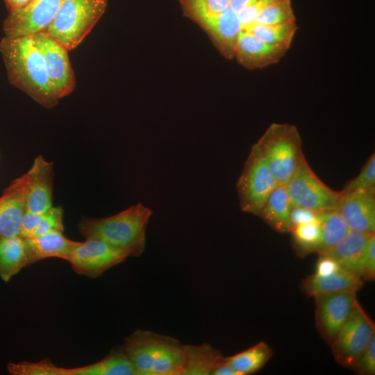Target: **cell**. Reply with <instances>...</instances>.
<instances>
[{
  "mask_svg": "<svg viewBox=\"0 0 375 375\" xmlns=\"http://www.w3.org/2000/svg\"><path fill=\"white\" fill-rule=\"evenodd\" d=\"M374 195L375 192L362 190L342 193L338 210L349 230L375 232Z\"/></svg>",
  "mask_w": 375,
  "mask_h": 375,
  "instance_id": "17",
  "label": "cell"
},
{
  "mask_svg": "<svg viewBox=\"0 0 375 375\" xmlns=\"http://www.w3.org/2000/svg\"><path fill=\"white\" fill-rule=\"evenodd\" d=\"M285 185L294 206L319 213L338 209L341 192L326 185L312 170L306 158Z\"/></svg>",
  "mask_w": 375,
  "mask_h": 375,
  "instance_id": "7",
  "label": "cell"
},
{
  "mask_svg": "<svg viewBox=\"0 0 375 375\" xmlns=\"http://www.w3.org/2000/svg\"><path fill=\"white\" fill-rule=\"evenodd\" d=\"M297 30L296 21H292L272 25L253 24L242 31L251 32L261 41L288 51Z\"/></svg>",
  "mask_w": 375,
  "mask_h": 375,
  "instance_id": "27",
  "label": "cell"
},
{
  "mask_svg": "<svg viewBox=\"0 0 375 375\" xmlns=\"http://www.w3.org/2000/svg\"><path fill=\"white\" fill-rule=\"evenodd\" d=\"M108 0H63L45 31L68 51L76 49L106 11Z\"/></svg>",
  "mask_w": 375,
  "mask_h": 375,
  "instance_id": "5",
  "label": "cell"
},
{
  "mask_svg": "<svg viewBox=\"0 0 375 375\" xmlns=\"http://www.w3.org/2000/svg\"><path fill=\"white\" fill-rule=\"evenodd\" d=\"M255 144L278 185H285L305 158L294 125L273 123Z\"/></svg>",
  "mask_w": 375,
  "mask_h": 375,
  "instance_id": "4",
  "label": "cell"
},
{
  "mask_svg": "<svg viewBox=\"0 0 375 375\" xmlns=\"http://www.w3.org/2000/svg\"><path fill=\"white\" fill-rule=\"evenodd\" d=\"M374 233L349 230L335 245L317 253L329 256L343 269L361 278L363 257L369 238Z\"/></svg>",
  "mask_w": 375,
  "mask_h": 375,
  "instance_id": "18",
  "label": "cell"
},
{
  "mask_svg": "<svg viewBox=\"0 0 375 375\" xmlns=\"http://www.w3.org/2000/svg\"><path fill=\"white\" fill-rule=\"evenodd\" d=\"M9 7L10 12L19 10L28 4H29L33 0H4Z\"/></svg>",
  "mask_w": 375,
  "mask_h": 375,
  "instance_id": "39",
  "label": "cell"
},
{
  "mask_svg": "<svg viewBox=\"0 0 375 375\" xmlns=\"http://www.w3.org/2000/svg\"><path fill=\"white\" fill-rule=\"evenodd\" d=\"M362 284V279L340 267L326 275H317L313 273L308 276L302 281L301 288L305 294L313 297L318 294L335 291L357 292Z\"/></svg>",
  "mask_w": 375,
  "mask_h": 375,
  "instance_id": "20",
  "label": "cell"
},
{
  "mask_svg": "<svg viewBox=\"0 0 375 375\" xmlns=\"http://www.w3.org/2000/svg\"><path fill=\"white\" fill-rule=\"evenodd\" d=\"M293 205L286 185H278L258 213L265 222L279 233L290 231V212Z\"/></svg>",
  "mask_w": 375,
  "mask_h": 375,
  "instance_id": "21",
  "label": "cell"
},
{
  "mask_svg": "<svg viewBox=\"0 0 375 375\" xmlns=\"http://www.w3.org/2000/svg\"><path fill=\"white\" fill-rule=\"evenodd\" d=\"M31 36L43 57L49 83L57 98L60 100L71 94L76 78L68 49L45 31Z\"/></svg>",
  "mask_w": 375,
  "mask_h": 375,
  "instance_id": "9",
  "label": "cell"
},
{
  "mask_svg": "<svg viewBox=\"0 0 375 375\" xmlns=\"http://www.w3.org/2000/svg\"><path fill=\"white\" fill-rule=\"evenodd\" d=\"M224 357L220 351L207 343L186 344L185 360L181 375H212Z\"/></svg>",
  "mask_w": 375,
  "mask_h": 375,
  "instance_id": "24",
  "label": "cell"
},
{
  "mask_svg": "<svg viewBox=\"0 0 375 375\" xmlns=\"http://www.w3.org/2000/svg\"><path fill=\"white\" fill-rule=\"evenodd\" d=\"M322 241L317 253L326 251L340 242L349 229L338 210L319 214Z\"/></svg>",
  "mask_w": 375,
  "mask_h": 375,
  "instance_id": "29",
  "label": "cell"
},
{
  "mask_svg": "<svg viewBox=\"0 0 375 375\" xmlns=\"http://www.w3.org/2000/svg\"><path fill=\"white\" fill-rule=\"evenodd\" d=\"M7 369L12 375H67V368L56 366L49 358L36 362H10Z\"/></svg>",
  "mask_w": 375,
  "mask_h": 375,
  "instance_id": "30",
  "label": "cell"
},
{
  "mask_svg": "<svg viewBox=\"0 0 375 375\" xmlns=\"http://www.w3.org/2000/svg\"><path fill=\"white\" fill-rule=\"evenodd\" d=\"M152 215L141 203L103 218H84L78 231L85 238L101 240L128 257H138L145 250L146 230Z\"/></svg>",
  "mask_w": 375,
  "mask_h": 375,
  "instance_id": "2",
  "label": "cell"
},
{
  "mask_svg": "<svg viewBox=\"0 0 375 375\" xmlns=\"http://www.w3.org/2000/svg\"><path fill=\"white\" fill-rule=\"evenodd\" d=\"M351 369L359 374H375V336L372 338Z\"/></svg>",
  "mask_w": 375,
  "mask_h": 375,
  "instance_id": "33",
  "label": "cell"
},
{
  "mask_svg": "<svg viewBox=\"0 0 375 375\" xmlns=\"http://www.w3.org/2000/svg\"><path fill=\"white\" fill-rule=\"evenodd\" d=\"M191 20L208 35L224 58L233 59L236 40L241 31L235 11L228 6L219 12L199 15Z\"/></svg>",
  "mask_w": 375,
  "mask_h": 375,
  "instance_id": "13",
  "label": "cell"
},
{
  "mask_svg": "<svg viewBox=\"0 0 375 375\" xmlns=\"http://www.w3.org/2000/svg\"><path fill=\"white\" fill-rule=\"evenodd\" d=\"M28 267L24 239L20 235L0 242V278L8 282L24 267Z\"/></svg>",
  "mask_w": 375,
  "mask_h": 375,
  "instance_id": "25",
  "label": "cell"
},
{
  "mask_svg": "<svg viewBox=\"0 0 375 375\" xmlns=\"http://www.w3.org/2000/svg\"><path fill=\"white\" fill-rule=\"evenodd\" d=\"M272 355V349L265 342H260L235 355L225 357V360L238 375H248L262 368Z\"/></svg>",
  "mask_w": 375,
  "mask_h": 375,
  "instance_id": "26",
  "label": "cell"
},
{
  "mask_svg": "<svg viewBox=\"0 0 375 375\" xmlns=\"http://www.w3.org/2000/svg\"><path fill=\"white\" fill-rule=\"evenodd\" d=\"M278 1L281 0H256L253 4L238 12L237 15L241 25V31L253 24L261 10Z\"/></svg>",
  "mask_w": 375,
  "mask_h": 375,
  "instance_id": "34",
  "label": "cell"
},
{
  "mask_svg": "<svg viewBox=\"0 0 375 375\" xmlns=\"http://www.w3.org/2000/svg\"><path fill=\"white\" fill-rule=\"evenodd\" d=\"M375 336V324L358 301L330 345L335 360L351 368Z\"/></svg>",
  "mask_w": 375,
  "mask_h": 375,
  "instance_id": "8",
  "label": "cell"
},
{
  "mask_svg": "<svg viewBox=\"0 0 375 375\" xmlns=\"http://www.w3.org/2000/svg\"><path fill=\"white\" fill-rule=\"evenodd\" d=\"M256 1V0H230L229 7L238 12Z\"/></svg>",
  "mask_w": 375,
  "mask_h": 375,
  "instance_id": "38",
  "label": "cell"
},
{
  "mask_svg": "<svg viewBox=\"0 0 375 375\" xmlns=\"http://www.w3.org/2000/svg\"><path fill=\"white\" fill-rule=\"evenodd\" d=\"M292 234L294 249L299 256L318 252L322 241V230L319 221L293 226Z\"/></svg>",
  "mask_w": 375,
  "mask_h": 375,
  "instance_id": "28",
  "label": "cell"
},
{
  "mask_svg": "<svg viewBox=\"0 0 375 375\" xmlns=\"http://www.w3.org/2000/svg\"><path fill=\"white\" fill-rule=\"evenodd\" d=\"M26 174L13 180L0 197V242L18 235L22 217L26 211Z\"/></svg>",
  "mask_w": 375,
  "mask_h": 375,
  "instance_id": "15",
  "label": "cell"
},
{
  "mask_svg": "<svg viewBox=\"0 0 375 375\" xmlns=\"http://www.w3.org/2000/svg\"><path fill=\"white\" fill-rule=\"evenodd\" d=\"M317 328L330 346L351 314L356 303V291L342 290L313 296Z\"/></svg>",
  "mask_w": 375,
  "mask_h": 375,
  "instance_id": "10",
  "label": "cell"
},
{
  "mask_svg": "<svg viewBox=\"0 0 375 375\" xmlns=\"http://www.w3.org/2000/svg\"><path fill=\"white\" fill-rule=\"evenodd\" d=\"M0 52L10 84L47 109L58 103L59 99L49 83L43 57L31 35L4 36L0 42Z\"/></svg>",
  "mask_w": 375,
  "mask_h": 375,
  "instance_id": "1",
  "label": "cell"
},
{
  "mask_svg": "<svg viewBox=\"0 0 375 375\" xmlns=\"http://www.w3.org/2000/svg\"><path fill=\"white\" fill-rule=\"evenodd\" d=\"M24 239L28 266L49 258L67 261L78 243L66 238L62 232H50Z\"/></svg>",
  "mask_w": 375,
  "mask_h": 375,
  "instance_id": "19",
  "label": "cell"
},
{
  "mask_svg": "<svg viewBox=\"0 0 375 375\" xmlns=\"http://www.w3.org/2000/svg\"><path fill=\"white\" fill-rule=\"evenodd\" d=\"M135 375H181L185 345L170 336L138 329L122 344Z\"/></svg>",
  "mask_w": 375,
  "mask_h": 375,
  "instance_id": "3",
  "label": "cell"
},
{
  "mask_svg": "<svg viewBox=\"0 0 375 375\" xmlns=\"http://www.w3.org/2000/svg\"><path fill=\"white\" fill-rule=\"evenodd\" d=\"M292 21H296V17L291 0H281L261 10L253 24L272 25Z\"/></svg>",
  "mask_w": 375,
  "mask_h": 375,
  "instance_id": "31",
  "label": "cell"
},
{
  "mask_svg": "<svg viewBox=\"0 0 375 375\" xmlns=\"http://www.w3.org/2000/svg\"><path fill=\"white\" fill-rule=\"evenodd\" d=\"M53 163L42 155L37 156L26 173L27 191L26 211L42 213L53 206Z\"/></svg>",
  "mask_w": 375,
  "mask_h": 375,
  "instance_id": "14",
  "label": "cell"
},
{
  "mask_svg": "<svg viewBox=\"0 0 375 375\" xmlns=\"http://www.w3.org/2000/svg\"><path fill=\"white\" fill-rule=\"evenodd\" d=\"M63 0H33L24 8L9 12L3 22L5 36L32 35L46 31Z\"/></svg>",
  "mask_w": 375,
  "mask_h": 375,
  "instance_id": "12",
  "label": "cell"
},
{
  "mask_svg": "<svg viewBox=\"0 0 375 375\" xmlns=\"http://www.w3.org/2000/svg\"><path fill=\"white\" fill-rule=\"evenodd\" d=\"M67 375H135V370L123 345H117L94 363L67 369Z\"/></svg>",
  "mask_w": 375,
  "mask_h": 375,
  "instance_id": "22",
  "label": "cell"
},
{
  "mask_svg": "<svg viewBox=\"0 0 375 375\" xmlns=\"http://www.w3.org/2000/svg\"><path fill=\"white\" fill-rule=\"evenodd\" d=\"M358 190L375 192L374 153L367 159L359 174L349 181L340 192L342 193H348Z\"/></svg>",
  "mask_w": 375,
  "mask_h": 375,
  "instance_id": "32",
  "label": "cell"
},
{
  "mask_svg": "<svg viewBox=\"0 0 375 375\" xmlns=\"http://www.w3.org/2000/svg\"><path fill=\"white\" fill-rule=\"evenodd\" d=\"M127 258L124 253L101 240L86 238L84 242H78L67 261L76 274L95 278Z\"/></svg>",
  "mask_w": 375,
  "mask_h": 375,
  "instance_id": "11",
  "label": "cell"
},
{
  "mask_svg": "<svg viewBox=\"0 0 375 375\" xmlns=\"http://www.w3.org/2000/svg\"><path fill=\"white\" fill-rule=\"evenodd\" d=\"M278 185L254 144L237 182L241 210L257 215Z\"/></svg>",
  "mask_w": 375,
  "mask_h": 375,
  "instance_id": "6",
  "label": "cell"
},
{
  "mask_svg": "<svg viewBox=\"0 0 375 375\" xmlns=\"http://www.w3.org/2000/svg\"><path fill=\"white\" fill-rule=\"evenodd\" d=\"M212 375H238L224 359L214 369Z\"/></svg>",
  "mask_w": 375,
  "mask_h": 375,
  "instance_id": "37",
  "label": "cell"
},
{
  "mask_svg": "<svg viewBox=\"0 0 375 375\" xmlns=\"http://www.w3.org/2000/svg\"><path fill=\"white\" fill-rule=\"evenodd\" d=\"M319 214L310 210L293 206L290 212L291 228L293 226L319 221Z\"/></svg>",
  "mask_w": 375,
  "mask_h": 375,
  "instance_id": "36",
  "label": "cell"
},
{
  "mask_svg": "<svg viewBox=\"0 0 375 375\" xmlns=\"http://www.w3.org/2000/svg\"><path fill=\"white\" fill-rule=\"evenodd\" d=\"M361 278L372 281L375 278V234L368 242L362 260Z\"/></svg>",
  "mask_w": 375,
  "mask_h": 375,
  "instance_id": "35",
  "label": "cell"
},
{
  "mask_svg": "<svg viewBox=\"0 0 375 375\" xmlns=\"http://www.w3.org/2000/svg\"><path fill=\"white\" fill-rule=\"evenodd\" d=\"M287 50L261 41L249 31L240 32L234 51V58L239 65L249 70L262 69L278 62Z\"/></svg>",
  "mask_w": 375,
  "mask_h": 375,
  "instance_id": "16",
  "label": "cell"
},
{
  "mask_svg": "<svg viewBox=\"0 0 375 375\" xmlns=\"http://www.w3.org/2000/svg\"><path fill=\"white\" fill-rule=\"evenodd\" d=\"M64 231L63 209L61 206H53L42 213L26 211L19 235L26 238L50 232L63 233Z\"/></svg>",
  "mask_w": 375,
  "mask_h": 375,
  "instance_id": "23",
  "label": "cell"
}]
</instances>
